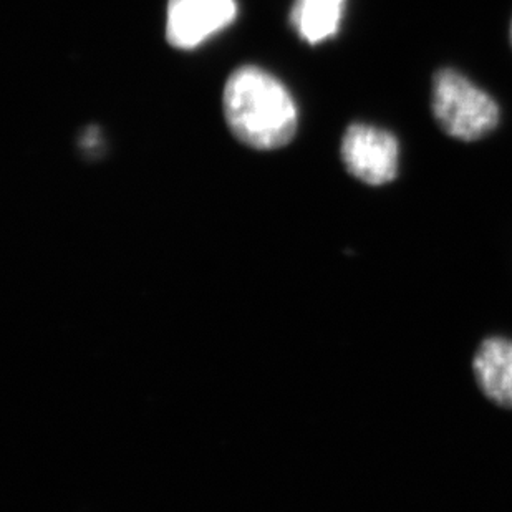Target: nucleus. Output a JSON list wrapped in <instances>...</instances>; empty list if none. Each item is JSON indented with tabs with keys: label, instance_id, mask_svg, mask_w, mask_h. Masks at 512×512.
<instances>
[{
	"label": "nucleus",
	"instance_id": "1",
	"mask_svg": "<svg viewBox=\"0 0 512 512\" xmlns=\"http://www.w3.org/2000/svg\"><path fill=\"white\" fill-rule=\"evenodd\" d=\"M223 103L232 133L254 150H277L294 138L299 123L294 98L262 68H237L224 87Z\"/></svg>",
	"mask_w": 512,
	"mask_h": 512
},
{
	"label": "nucleus",
	"instance_id": "4",
	"mask_svg": "<svg viewBox=\"0 0 512 512\" xmlns=\"http://www.w3.org/2000/svg\"><path fill=\"white\" fill-rule=\"evenodd\" d=\"M236 0H170L166 39L181 50L196 49L236 19Z\"/></svg>",
	"mask_w": 512,
	"mask_h": 512
},
{
	"label": "nucleus",
	"instance_id": "2",
	"mask_svg": "<svg viewBox=\"0 0 512 512\" xmlns=\"http://www.w3.org/2000/svg\"><path fill=\"white\" fill-rule=\"evenodd\" d=\"M431 107L441 128L456 140H479L499 121L493 98L451 68L436 73Z\"/></svg>",
	"mask_w": 512,
	"mask_h": 512
},
{
	"label": "nucleus",
	"instance_id": "7",
	"mask_svg": "<svg viewBox=\"0 0 512 512\" xmlns=\"http://www.w3.org/2000/svg\"><path fill=\"white\" fill-rule=\"evenodd\" d=\"M511 40H512V24H511Z\"/></svg>",
	"mask_w": 512,
	"mask_h": 512
},
{
	"label": "nucleus",
	"instance_id": "6",
	"mask_svg": "<svg viewBox=\"0 0 512 512\" xmlns=\"http://www.w3.org/2000/svg\"><path fill=\"white\" fill-rule=\"evenodd\" d=\"M345 0H297L292 22L300 37L310 45L322 44L337 34Z\"/></svg>",
	"mask_w": 512,
	"mask_h": 512
},
{
	"label": "nucleus",
	"instance_id": "3",
	"mask_svg": "<svg viewBox=\"0 0 512 512\" xmlns=\"http://www.w3.org/2000/svg\"><path fill=\"white\" fill-rule=\"evenodd\" d=\"M400 146L392 133L375 126L352 125L343 136L342 161L362 183L382 186L397 178Z\"/></svg>",
	"mask_w": 512,
	"mask_h": 512
},
{
	"label": "nucleus",
	"instance_id": "5",
	"mask_svg": "<svg viewBox=\"0 0 512 512\" xmlns=\"http://www.w3.org/2000/svg\"><path fill=\"white\" fill-rule=\"evenodd\" d=\"M473 372L481 392L496 405L512 410V340L489 337L473 358Z\"/></svg>",
	"mask_w": 512,
	"mask_h": 512
}]
</instances>
